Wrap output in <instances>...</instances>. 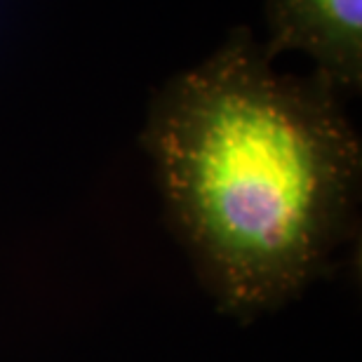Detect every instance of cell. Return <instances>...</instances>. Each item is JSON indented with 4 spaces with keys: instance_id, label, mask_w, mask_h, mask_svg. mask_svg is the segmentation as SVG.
Wrapping results in <instances>:
<instances>
[{
    "instance_id": "obj_1",
    "label": "cell",
    "mask_w": 362,
    "mask_h": 362,
    "mask_svg": "<svg viewBox=\"0 0 362 362\" xmlns=\"http://www.w3.org/2000/svg\"><path fill=\"white\" fill-rule=\"evenodd\" d=\"M320 74L273 69L235 26L153 92L141 148L165 219L221 313L299 299L358 226L362 144Z\"/></svg>"
},
{
    "instance_id": "obj_2",
    "label": "cell",
    "mask_w": 362,
    "mask_h": 362,
    "mask_svg": "<svg viewBox=\"0 0 362 362\" xmlns=\"http://www.w3.org/2000/svg\"><path fill=\"white\" fill-rule=\"evenodd\" d=\"M269 59L301 52L341 94L362 90V0H266Z\"/></svg>"
}]
</instances>
